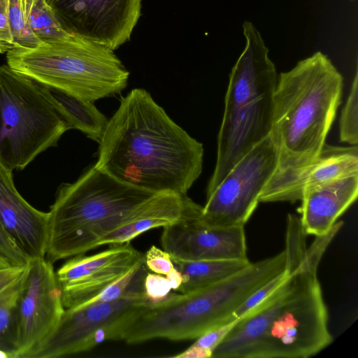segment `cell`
<instances>
[{
    "label": "cell",
    "mask_w": 358,
    "mask_h": 358,
    "mask_svg": "<svg viewBox=\"0 0 358 358\" xmlns=\"http://www.w3.org/2000/svg\"><path fill=\"white\" fill-rule=\"evenodd\" d=\"M34 35L43 43L66 37L73 33L62 24L55 10L45 0H37L27 20Z\"/></svg>",
    "instance_id": "obj_22"
},
{
    "label": "cell",
    "mask_w": 358,
    "mask_h": 358,
    "mask_svg": "<svg viewBox=\"0 0 358 358\" xmlns=\"http://www.w3.org/2000/svg\"><path fill=\"white\" fill-rule=\"evenodd\" d=\"M20 1H21L22 6L24 18L27 22V20L30 13V11H31L34 4L35 3V2L37 0H20Z\"/></svg>",
    "instance_id": "obj_33"
},
{
    "label": "cell",
    "mask_w": 358,
    "mask_h": 358,
    "mask_svg": "<svg viewBox=\"0 0 358 358\" xmlns=\"http://www.w3.org/2000/svg\"><path fill=\"white\" fill-rule=\"evenodd\" d=\"M143 0H57L54 9L71 32L115 50L130 40Z\"/></svg>",
    "instance_id": "obj_13"
},
{
    "label": "cell",
    "mask_w": 358,
    "mask_h": 358,
    "mask_svg": "<svg viewBox=\"0 0 358 358\" xmlns=\"http://www.w3.org/2000/svg\"><path fill=\"white\" fill-rule=\"evenodd\" d=\"M25 273L0 292V353L3 357L14 358L17 304Z\"/></svg>",
    "instance_id": "obj_21"
},
{
    "label": "cell",
    "mask_w": 358,
    "mask_h": 358,
    "mask_svg": "<svg viewBox=\"0 0 358 358\" xmlns=\"http://www.w3.org/2000/svg\"><path fill=\"white\" fill-rule=\"evenodd\" d=\"M159 193L124 183L89 167L72 183H62L48 213L45 258L51 263L84 254L128 221Z\"/></svg>",
    "instance_id": "obj_4"
},
{
    "label": "cell",
    "mask_w": 358,
    "mask_h": 358,
    "mask_svg": "<svg viewBox=\"0 0 358 358\" xmlns=\"http://www.w3.org/2000/svg\"><path fill=\"white\" fill-rule=\"evenodd\" d=\"M144 260L148 269L157 274L166 275L174 267L170 254L155 245L146 252Z\"/></svg>",
    "instance_id": "obj_28"
},
{
    "label": "cell",
    "mask_w": 358,
    "mask_h": 358,
    "mask_svg": "<svg viewBox=\"0 0 358 358\" xmlns=\"http://www.w3.org/2000/svg\"><path fill=\"white\" fill-rule=\"evenodd\" d=\"M358 174V148L325 143L316 159L280 194L277 201L301 200L303 192L330 180Z\"/></svg>",
    "instance_id": "obj_17"
},
{
    "label": "cell",
    "mask_w": 358,
    "mask_h": 358,
    "mask_svg": "<svg viewBox=\"0 0 358 358\" xmlns=\"http://www.w3.org/2000/svg\"><path fill=\"white\" fill-rule=\"evenodd\" d=\"M8 12L16 48H35L43 43L29 27L20 0H8Z\"/></svg>",
    "instance_id": "obj_25"
},
{
    "label": "cell",
    "mask_w": 358,
    "mask_h": 358,
    "mask_svg": "<svg viewBox=\"0 0 358 358\" xmlns=\"http://www.w3.org/2000/svg\"><path fill=\"white\" fill-rule=\"evenodd\" d=\"M166 278L169 281L171 289L175 291H177L182 282V275L175 267L166 275Z\"/></svg>",
    "instance_id": "obj_32"
},
{
    "label": "cell",
    "mask_w": 358,
    "mask_h": 358,
    "mask_svg": "<svg viewBox=\"0 0 358 358\" xmlns=\"http://www.w3.org/2000/svg\"><path fill=\"white\" fill-rule=\"evenodd\" d=\"M148 302L143 291L111 302L65 308L52 333L25 358L64 357L90 350L104 341H123L138 311Z\"/></svg>",
    "instance_id": "obj_9"
},
{
    "label": "cell",
    "mask_w": 358,
    "mask_h": 358,
    "mask_svg": "<svg viewBox=\"0 0 358 358\" xmlns=\"http://www.w3.org/2000/svg\"><path fill=\"white\" fill-rule=\"evenodd\" d=\"M28 264L12 266L0 270V292L22 276L27 269Z\"/></svg>",
    "instance_id": "obj_31"
},
{
    "label": "cell",
    "mask_w": 358,
    "mask_h": 358,
    "mask_svg": "<svg viewBox=\"0 0 358 358\" xmlns=\"http://www.w3.org/2000/svg\"><path fill=\"white\" fill-rule=\"evenodd\" d=\"M201 208L186 196L180 218L163 227V250L182 261L248 260L244 227H208L200 219Z\"/></svg>",
    "instance_id": "obj_12"
},
{
    "label": "cell",
    "mask_w": 358,
    "mask_h": 358,
    "mask_svg": "<svg viewBox=\"0 0 358 358\" xmlns=\"http://www.w3.org/2000/svg\"><path fill=\"white\" fill-rule=\"evenodd\" d=\"M277 165V149L269 134L242 157L206 196L201 222L213 228L244 227Z\"/></svg>",
    "instance_id": "obj_10"
},
{
    "label": "cell",
    "mask_w": 358,
    "mask_h": 358,
    "mask_svg": "<svg viewBox=\"0 0 358 358\" xmlns=\"http://www.w3.org/2000/svg\"><path fill=\"white\" fill-rule=\"evenodd\" d=\"M236 321L237 320L206 331L196 338V341L189 348L173 357L211 358L215 349L224 338Z\"/></svg>",
    "instance_id": "obj_24"
},
{
    "label": "cell",
    "mask_w": 358,
    "mask_h": 358,
    "mask_svg": "<svg viewBox=\"0 0 358 358\" xmlns=\"http://www.w3.org/2000/svg\"><path fill=\"white\" fill-rule=\"evenodd\" d=\"M16 48L9 18L8 0H0V54Z\"/></svg>",
    "instance_id": "obj_29"
},
{
    "label": "cell",
    "mask_w": 358,
    "mask_h": 358,
    "mask_svg": "<svg viewBox=\"0 0 358 358\" xmlns=\"http://www.w3.org/2000/svg\"><path fill=\"white\" fill-rule=\"evenodd\" d=\"M290 272L285 269L260 287L235 311L234 317L238 319L260 305L288 278Z\"/></svg>",
    "instance_id": "obj_26"
},
{
    "label": "cell",
    "mask_w": 358,
    "mask_h": 358,
    "mask_svg": "<svg viewBox=\"0 0 358 358\" xmlns=\"http://www.w3.org/2000/svg\"><path fill=\"white\" fill-rule=\"evenodd\" d=\"M358 74L356 71L348 98L340 119V141L357 145L358 143Z\"/></svg>",
    "instance_id": "obj_23"
},
{
    "label": "cell",
    "mask_w": 358,
    "mask_h": 358,
    "mask_svg": "<svg viewBox=\"0 0 358 358\" xmlns=\"http://www.w3.org/2000/svg\"><path fill=\"white\" fill-rule=\"evenodd\" d=\"M171 260L182 275V282L177 289L182 294L189 293L225 279L250 264L248 260L182 261Z\"/></svg>",
    "instance_id": "obj_19"
},
{
    "label": "cell",
    "mask_w": 358,
    "mask_h": 358,
    "mask_svg": "<svg viewBox=\"0 0 358 358\" xmlns=\"http://www.w3.org/2000/svg\"><path fill=\"white\" fill-rule=\"evenodd\" d=\"M0 224L29 260L45 257L48 213L36 209L20 194L12 172L1 164Z\"/></svg>",
    "instance_id": "obj_15"
},
{
    "label": "cell",
    "mask_w": 358,
    "mask_h": 358,
    "mask_svg": "<svg viewBox=\"0 0 358 358\" xmlns=\"http://www.w3.org/2000/svg\"><path fill=\"white\" fill-rule=\"evenodd\" d=\"M71 129L49 87L0 66V164L24 169Z\"/></svg>",
    "instance_id": "obj_8"
},
{
    "label": "cell",
    "mask_w": 358,
    "mask_h": 358,
    "mask_svg": "<svg viewBox=\"0 0 358 358\" xmlns=\"http://www.w3.org/2000/svg\"><path fill=\"white\" fill-rule=\"evenodd\" d=\"M0 357H2V355H1V353H0Z\"/></svg>",
    "instance_id": "obj_36"
},
{
    "label": "cell",
    "mask_w": 358,
    "mask_h": 358,
    "mask_svg": "<svg viewBox=\"0 0 358 358\" xmlns=\"http://www.w3.org/2000/svg\"><path fill=\"white\" fill-rule=\"evenodd\" d=\"M45 1L49 6H50L51 7H52L54 8V6L55 5L57 0H45Z\"/></svg>",
    "instance_id": "obj_35"
},
{
    "label": "cell",
    "mask_w": 358,
    "mask_h": 358,
    "mask_svg": "<svg viewBox=\"0 0 358 358\" xmlns=\"http://www.w3.org/2000/svg\"><path fill=\"white\" fill-rule=\"evenodd\" d=\"M306 260L270 296L238 318L227 335L243 358H308L333 341L317 276Z\"/></svg>",
    "instance_id": "obj_3"
},
{
    "label": "cell",
    "mask_w": 358,
    "mask_h": 358,
    "mask_svg": "<svg viewBox=\"0 0 358 358\" xmlns=\"http://www.w3.org/2000/svg\"><path fill=\"white\" fill-rule=\"evenodd\" d=\"M245 48L229 74L217 160L206 188L211 194L235 164L271 133L278 76L259 31L243 24Z\"/></svg>",
    "instance_id": "obj_6"
},
{
    "label": "cell",
    "mask_w": 358,
    "mask_h": 358,
    "mask_svg": "<svg viewBox=\"0 0 358 358\" xmlns=\"http://www.w3.org/2000/svg\"><path fill=\"white\" fill-rule=\"evenodd\" d=\"M143 258L130 243L110 245L93 255L70 257L55 271L64 308L77 306L96 296Z\"/></svg>",
    "instance_id": "obj_14"
},
{
    "label": "cell",
    "mask_w": 358,
    "mask_h": 358,
    "mask_svg": "<svg viewBox=\"0 0 358 358\" xmlns=\"http://www.w3.org/2000/svg\"><path fill=\"white\" fill-rule=\"evenodd\" d=\"M49 90L71 129H78L99 143L108 119L98 110L94 102L57 89L49 87Z\"/></svg>",
    "instance_id": "obj_20"
},
{
    "label": "cell",
    "mask_w": 358,
    "mask_h": 358,
    "mask_svg": "<svg viewBox=\"0 0 358 358\" xmlns=\"http://www.w3.org/2000/svg\"><path fill=\"white\" fill-rule=\"evenodd\" d=\"M186 196L173 192L158 194L128 221L103 237L99 247L130 243L146 231L173 223L183 212Z\"/></svg>",
    "instance_id": "obj_18"
},
{
    "label": "cell",
    "mask_w": 358,
    "mask_h": 358,
    "mask_svg": "<svg viewBox=\"0 0 358 358\" xmlns=\"http://www.w3.org/2000/svg\"><path fill=\"white\" fill-rule=\"evenodd\" d=\"M167 279L159 274L148 273L144 281V290L148 303L164 300L171 290Z\"/></svg>",
    "instance_id": "obj_27"
},
{
    "label": "cell",
    "mask_w": 358,
    "mask_h": 358,
    "mask_svg": "<svg viewBox=\"0 0 358 358\" xmlns=\"http://www.w3.org/2000/svg\"><path fill=\"white\" fill-rule=\"evenodd\" d=\"M13 266L10 262L0 252V270Z\"/></svg>",
    "instance_id": "obj_34"
},
{
    "label": "cell",
    "mask_w": 358,
    "mask_h": 358,
    "mask_svg": "<svg viewBox=\"0 0 358 358\" xmlns=\"http://www.w3.org/2000/svg\"><path fill=\"white\" fill-rule=\"evenodd\" d=\"M357 194L358 174L338 178L305 190L299 211L306 235L316 236L328 233L355 201Z\"/></svg>",
    "instance_id": "obj_16"
},
{
    "label": "cell",
    "mask_w": 358,
    "mask_h": 358,
    "mask_svg": "<svg viewBox=\"0 0 358 358\" xmlns=\"http://www.w3.org/2000/svg\"><path fill=\"white\" fill-rule=\"evenodd\" d=\"M6 61L47 87L92 102L120 94L129 76L114 50L74 33L35 48H15Z\"/></svg>",
    "instance_id": "obj_7"
},
{
    "label": "cell",
    "mask_w": 358,
    "mask_h": 358,
    "mask_svg": "<svg viewBox=\"0 0 358 358\" xmlns=\"http://www.w3.org/2000/svg\"><path fill=\"white\" fill-rule=\"evenodd\" d=\"M285 268L283 250L251 262L236 273L204 288L187 294L171 292L159 302H148L138 311L123 341L136 344L156 338L196 339L212 329L236 320L235 311Z\"/></svg>",
    "instance_id": "obj_5"
},
{
    "label": "cell",
    "mask_w": 358,
    "mask_h": 358,
    "mask_svg": "<svg viewBox=\"0 0 358 358\" xmlns=\"http://www.w3.org/2000/svg\"><path fill=\"white\" fill-rule=\"evenodd\" d=\"M203 147L144 89L120 101L99 142V170L155 193L187 194L200 176Z\"/></svg>",
    "instance_id": "obj_1"
},
{
    "label": "cell",
    "mask_w": 358,
    "mask_h": 358,
    "mask_svg": "<svg viewBox=\"0 0 358 358\" xmlns=\"http://www.w3.org/2000/svg\"><path fill=\"white\" fill-rule=\"evenodd\" d=\"M64 310L52 263L45 257L30 260L17 304L14 358H25L46 339Z\"/></svg>",
    "instance_id": "obj_11"
},
{
    "label": "cell",
    "mask_w": 358,
    "mask_h": 358,
    "mask_svg": "<svg viewBox=\"0 0 358 358\" xmlns=\"http://www.w3.org/2000/svg\"><path fill=\"white\" fill-rule=\"evenodd\" d=\"M0 252L3 255L13 266H26L30 260L19 249L13 241L5 232L0 224Z\"/></svg>",
    "instance_id": "obj_30"
},
{
    "label": "cell",
    "mask_w": 358,
    "mask_h": 358,
    "mask_svg": "<svg viewBox=\"0 0 358 358\" xmlns=\"http://www.w3.org/2000/svg\"><path fill=\"white\" fill-rule=\"evenodd\" d=\"M343 78L321 52L280 74L273 94L270 135L278 152L276 169L259 202H275L317 157L341 103Z\"/></svg>",
    "instance_id": "obj_2"
}]
</instances>
